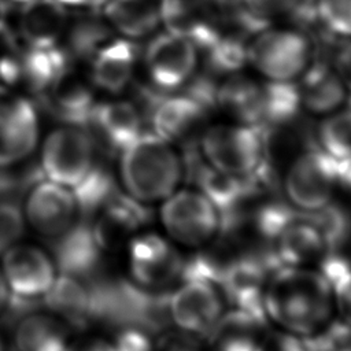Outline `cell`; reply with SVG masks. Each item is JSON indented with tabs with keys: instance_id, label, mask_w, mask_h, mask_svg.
Instances as JSON below:
<instances>
[{
	"instance_id": "obj_1",
	"label": "cell",
	"mask_w": 351,
	"mask_h": 351,
	"mask_svg": "<svg viewBox=\"0 0 351 351\" xmlns=\"http://www.w3.org/2000/svg\"><path fill=\"white\" fill-rule=\"evenodd\" d=\"M333 308L330 287L318 270L284 266L265 285L266 318L296 336L306 337L319 330L330 321Z\"/></svg>"
},
{
	"instance_id": "obj_2",
	"label": "cell",
	"mask_w": 351,
	"mask_h": 351,
	"mask_svg": "<svg viewBox=\"0 0 351 351\" xmlns=\"http://www.w3.org/2000/svg\"><path fill=\"white\" fill-rule=\"evenodd\" d=\"M118 170L125 193L143 204L169 197L185 171L174 145L154 133H143L119 151Z\"/></svg>"
},
{
	"instance_id": "obj_3",
	"label": "cell",
	"mask_w": 351,
	"mask_h": 351,
	"mask_svg": "<svg viewBox=\"0 0 351 351\" xmlns=\"http://www.w3.org/2000/svg\"><path fill=\"white\" fill-rule=\"evenodd\" d=\"M313 38L300 27L267 26L247 47V63L267 81L296 82L314 59Z\"/></svg>"
},
{
	"instance_id": "obj_4",
	"label": "cell",
	"mask_w": 351,
	"mask_h": 351,
	"mask_svg": "<svg viewBox=\"0 0 351 351\" xmlns=\"http://www.w3.org/2000/svg\"><path fill=\"white\" fill-rule=\"evenodd\" d=\"M200 155L214 169L247 177L269 162V136L265 130L241 122L218 123L200 134Z\"/></svg>"
},
{
	"instance_id": "obj_5",
	"label": "cell",
	"mask_w": 351,
	"mask_h": 351,
	"mask_svg": "<svg viewBox=\"0 0 351 351\" xmlns=\"http://www.w3.org/2000/svg\"><path fill=\"white\" fill-rule=\"evenodd\" d=\"M40 170L44 178L77 188L97 167V148L93 136L82 125L63 123L40 140Z\"/></svg>"
},
{
	"instance_id": "obj_6",
	"label": "cell",
	"mask_w": 351,
	"mask_h": 351,
	"mask_svg": "<svg viewBox=\"0 0 351 351\" xmlns=\"http://www.w3.org/2000/svg\"><path fill=\"white\" fill-rule=\"evenodd\" d=\"M159 217L169 237L185 247L202 248L219 236V213L196 188L174 191L162 202Z\"/></svg>"
},
{
	"instance_id": "obj_7",
	"label": "cell",
	"mask_w": 351,
	"mask_h": 351,
	"mask_svg": "<svg viewBox=\"0 0 351 351\" xmlns=\"http://www.w3.org/2000/svg\"><path fill=\"white\" fill-rule=\"evenodd\" d=\"M284 193L302 213H314L335 200L339 174L333 162L315 145L299 154L284 174Z\"/></svg>"
},
{
	"instance_id": "obj_8",
	"label": "cell",
	"mask_w": 351,
	"mask_h": 351,
	"mask_svg": "<svg viewBox=\"0 0 351 351\" xmlns=\"http://www.w3.org/2000/svg\"><path fill=\"white\" fill-rule=\"evenodd\" d=\"M69 64L56 48L15 44L0 52V84L27 96H44Z\"/></svg>"
},
{
	"instance_id": "obj_9",
	"label": "cell",
	"mask_w": 351,
	"mask_h": 351,
	"mask_svg": "<svg viewBox=\"0 0 351 351\" xmlns=\"http://www.w3.org/2000/svg\"><path fill=\"white\" fill-rule=\"evenodd\" d=\"M40 140V119L32 100L0 84V167L27 160Z\"/></svg>"
},
{
	"instance_id": "obj_10",
	"label": "cell",
	"mask_w": 351,
	"mask_h": 351,
	"mask_svg": "<svg viewBox=\"0 0 351 351\" xmlns=\"http://www.w3.org/2000/svg\"><path fill=\"white\" fill-rule=\"evenodd\" d=\"M199 48L188 37L165 30L154 36L143 53V64L149 82L160 90H177L195 77Z\"/></svg>"
},
{
	"instance_id": "obj_11",
	"label": "cell",
	"mask_w": 351,
	"mask_h": 351,
	"mask_svg": "<svg viewBox=\"0 0 351 351\" xmlns=\"http://www.w3.org/2000/svg\"><path fill=\"white\" fill-rule=\"evenodd\" d=\"M22 211L26 225L48 240L62 236L80 221L73 189L47 178L30 184Z\"/></svg>"
},
{
	"instance_id": "obj_12",
	"label": "cell",
	"mask_w": 351,
	"mask_h": 351,
	"mask_svg": "<svg viewBox=\"0 0 351 351\" xmlns=\"http://www.w3.org/2000/svg\"><path fill=\"white\" fill-rule=\"evenodd\" d=\"M223 295L219 288L204 280H181L169 292L170 322L181 332L207 337L223 314Z\"/></svg>"
},
{
	"instance_id": "obj_13",
	"label": "cell",
	"mask_w": 351,
	"mask_h": 351,
	"mask_svg": "<svg viewBox=\"0 0 351 351\" xmlns=\"http://www.w3.org/2000/svg\"><path fill=\"white\" fill-rule=\"evenodd\" d=\"M128 259L132 281L149 291H169L180 281L185 261L169 240L155 233L133 236Z\"/></svg>"
},
{
	"instance_id": "obj_14",
	"label": "cell",
	"mask_w": 351,
	"mask_h": 351,
	"mask_svg": "<svg viewBox=\"0 0 351 351\" xmlns=\"http://www.w3.org/2000/svg\"><path fill=\"white\" fill-rule=\"evenodd\" d=\"M0 256V270L11 293L41 299L58 277L52 256L36 245L15 244Z\"/></svg>"
},
{
	"instance_id": "obj_15",
	"label": "cell",
	"mask_w": 351,
	"mask_h": 351,
	"mask_svg": "<svg viewBox=\"0 0 351 351\" xmlns=\"http://www.w3.org/2000/svg\"><path fill=\"white\" fill-rule=\"evenodd\" d=\"M14 14L8 22L0 12L1 21L21 44L38 48H58L69 18V8L58 0H30L12 4Z\"/></svg>"
},
{
	"instance_id": "obj_16",
	"label": "cell",
	"mask_w": 351,
	"mask_h": 351,
	"mask_svg": "<svg viewBox=\"0 0 351 351\" xmlns=\"http://www.w3.org/2000/svg\"><path fill=\"white\" fill-rule=\"evenodd\" d=\"M52 261L59 274L88 282L97 277L106 251L100 244L93 225L80 219L71 229L49 240Z\"/></svg>"
},
{
	"instance_id": "obj_17",
	"label": "cell",
	"mask_w": 351,
	"mask_h": 351,
	"mask_svg": "<svg viewBox=\"0 0 351 351\" xmlns=\"http://www.w3.org/2000/svg\"><path fill=\"white\" fill-rule=\"evenodd\" d=\"M208 106L193 93L182 92L156 97L151 108L152 133L170 144H184L188 148L191 140L203 128Z\"/></svg>"
},
{
	"instance_id": "obj_18",
	"label": "cell",
	"mask_w": 351,
	"mask_h": 351,
	"mask_svg": "<svg viewBox=\"0 0 351 351\" xmlns=\"http://www.w3.org/2000/svg\"><path fill=\"white\" fill-rule=\"evenodd\" d=\"M137 58L136 41L112 36L89 59L86 74L97 92L118 96L133 82Z\"/></svg>"
},
{
	"instance_id": "obj_19",
	"label": "cell",
	"mask_w": 351,
	"mask_h": 351,
	"mask_svg": "<svg viewBox=\"0 0 351 351\" xmlns=\"http://www.w3.org/2000/svg\"><path fill=\"white\" fill-rule=\"evenodd\" d=\"M269 247L282 267L319 265L330 252L322 233L308 214L298 210L280 229Z\"/></svg>"
},
{
	"instance_id": "obj_20",
	"label": "cell",
	"mask_w": 351,
	"mask_h": 351,
	"mask_svg": "<svg viewBox=\"0 0 351 351\" xmlns=\"http://www.w3.org/2000/svg\"><path fill=\"white\" fill-rule=\"evenodd\" d=\"M96 92L86 73L77 70L75 64H66L43 97L64 123L84 125L97 104Z\"/></svg>"
},
{
	"instance_id": "obj_21",
	"label": "cell",
	"mask_w": 351,
	"mask_h": 351,
	"mask_svg": "<svg viewBox=\"0 0 351 351\" xmlns=\"http://www.w3.org/2000/svg\"><path fill=\"white\" fill-rule=\"evenodd\" d=\"M221 21L210 0H160V25L192 40L199 51L217 34Z\"/></svg>"
},
{
	"instance_id": "obj_22",
	"label": "cell",
	"mask_w": 351,
	"mask_h": 351,
	"mask_svg": "<svg viewBox=\"0 0 351 351\" xmlns=\"http://www.w3.org/2000/svg\"><path fill=\"white\" fill-rule=\"evenodd\" d=\"M112 36L115 34L100 10H69L67 23L56 49L69 64L88 63Z\"/></svg>"
},
{
	"instance_id": "obj_23",
	"label": "cell",
	"mask_w": 351,
	"mask_h": 351,
	"mask_svg": "<svg viewBox=\"0 0 351 351\" xmlns=\"http://www.w3.org/2000/svg\"><path fill=\"white\" fill-rule=\"evenodd\" d=\"M296 84L300 107L317 115L337 111L347 100L346 85L328 59H313Z\"/></svg>"
},
{
	"instance_id": "obj_24",
	"label": "cell",
	"mask_w": 351,
	"mask_h": 351,
	"mask_svg": "<svg viewBox=\"0 0 351 351\" xmlns=\"http://www.w3.org/2000/svg\"><path fill=\"white\" fill-rule=\"evenodd\" d=\"M151 218V210L125 192H115L90 219L95 233L107 250L122 239L130 237Z\"/></svg>"
},
{
	"instance_id": "obj_25",
	"label": "cell",
	"mask_w": 351,
	"mask_h": 351,
	"mask_svg": "<svg viewBox=\"0 0 351 351\" xmlns=\"http://www.w3.org/2000/svg\"><path fill=\"white\" fill-rule=\"evenodd\" d=\"M90 121L99 137L117 151H122L144 133L141 110L134 103L115 96L97 101Z\"/></svg>"
},
{
	"instance_id": "obj_26",
	"label": "cell",
	"mask_w": 351,
	"mask_h": 351,
	"mask_svg": "<svg viewBox=\"0 0 351 351\" xmlns=\"http://www.w3.org/2000/svg\"><path fill=\"white\" fill-rule=\"evenodd\" d=\"M267 319L232 308L223 313L207 336L210 351H258Z\"/></svg>"
},
{
	"instance_id": "obj_27",
	"label": "cell",
	"mask_w": 351,
	"mask_h": 351,
	"mask_svg": "<svg viewBox=\"0 0 351 351\" xmlns=\"http://www.w3.org/2000/svg\"><path fill=\"white\" fill-rule=\"evenodd\" d=\"M100 11L115 36L132 41L160 26V0H107Z\"/></svg>"
},
{
	"instance_id": "obj_28",
	"label": "cell",
	"mask_w": 351,
	"mask_h": 351,
	"mask_svg": "<svg viewBox=\"0 0 351 351\" xmlns=\"http://www.w3.org/2000/svg\"><path fill=\"white\" fill-rule=\"evenodd\" d=\"M71 328L51 313L34 311L14 326V343L18 351H66Z\"/></svg>"
},
{
	"instance_id": "obj_29",
	"label": "cell",
	"mask_w": 351,
	"mask_h": 351,
	"mask_svg": "<svg viewBox=\"0 0 351 351\" xmlns=\"http://www.w3.org/2000/svg\"><path fill=\"white\" fill-rule=\"evenodd\" d=\"M43 307L71 329H84L92 321L88 285L70 276L58 274L52 287L43 296Z\"/></svg>"
},
{
	"instance_id": "obj_30",
	"label": "cell",
	"mask_w": 351,
	"mask_h": 351,
	"mask_svg": "<svg viewBox=\"0 0 351 351\" xmlns=\"http://www.w3.org/2000/svg\"><path fill=\"white\" fill-rule=\"evenodd\" d=\"M314 145L336 166L339 186L347 188L351 184V108L325 115Z\"/></svg>"
},
{
	"instance_id": "obj_31",
	"label": "cell",
	"mask_w": 351,
	"mask_h": 351,
	"mask_svg": "<svg viewBox=\"0 0 351 351\" xmlns=\"http://www.w3.org/2000/svg\"><path fill=\"white\" fill-rule=\"evenodd\" d=\"M318 267L330 287L341 319L351 324V258L343 252H329Z\"/></svg>"
},
{
	"instance_id": "obj_32",
	"label": "cell",
	"mask_w": 351,
	"mask_h": 351,
	"mask_svg": "<svg viewBox=\"0 0 351 351\" xmlns=\"http://www.w3.org/2000/svg\"><path fill=\"white\" fill-rule=\"evenodd\" d=\"M307 214L322 233L330 252H344L351 247V213L348 207L333 200L321 210Z\"/></svg>"
},
{
	"instance_id": "obj_33",
	"label": "cell",
	"mask_w": 351,
	"mask_h": 351,
	"mask_svg": "<svg viewBox=\"0 0 351 351\" xmlns=\"http://www.w3.org/2000/svg\"><path fill=\"white\" fill-rule=\"evenodd\" d=\"M250 14L266 26L277 16H288L300 25L317 22L315 0H244Z\"/></svg>"
},
{
	"instance_id": "obj_34",
	"label": "cell",
	"mask_w": 351,
	"mask_h": 351,
	"mask_svg": "<svg viewBox=\"0 0 351 351\" xmlns=\"http://www.w3.org/2000/svg\"><path fill=\"white\" fill-rule=\"evenodd\" d=\"M315 16L330 36L351 40V0H315Z\"/></svg>"
},
{
	"instance_id": "obj_35",
	"label": "cell",
	"mask_w": 351,
	"mask_h": 351,
	"mask_svg": "<svg viewBox=\"0 0 351 351\" xmlns=\"http://www.w3.org/2000/svg\"><path fill=\"white\" fill-rule=\"evenodd\" d=\"M26 221L23 217L22 206L15 200H0V255L23 236Z\"/></svg>"
},
{
	"instance_id": "obj_36",
	"label": "cell",
	"mask_w": 351,
	"mask_h": 351,
	"mask_svg": "<svg viewBox=\"0 0 351 351\" xmlns=\"http://www.w3.org/2000/svg\"><path fill=\"white\" fill-rule=\"evenodd\" d=\"M258 351H311L304 337L285 330L266 332Z\"/></svg>"
},
{
	"instance_id": "obj_37",
	"label": "cell",
	"mask_w": 351,
	"mask_h": 351,
	"mask_svg": "<svg viewBox=\"0 0 351 351\" xmlns=\"http://www.w3.org/2000/svg\"><path fill=\"white\" fill-rule=\"evenodd\" d=\"M112 344L115 351H154L151 335L134 326L119 329Z\"/></svg>"
},
{
	"instance_id": "obj_38",
	"label": "cell",
	"mask_w": 351,
	"mask_h": 351,
	"mask_svg": "<svg viewBox=\"0 0 351 351\" xmlns=\"http://www.w3.org/2000/svg\"><path fill=\"white\" fill-rule=\"evenodd\" d=\"M199 339L178 329L165 330L159 336L154 351H204Z\"/></svg>"
},
{
	"instance_id": "obj_39",
	"label": "cell",
	"mask_w": 351,
	"mask_h": 351,
	"mask_svg": "<svg viewBox=\"0 0 351 351\" xmlns=\"http://www.w3.org/2000/svg\"><path fill=\"white\" fill-rule=\"evenodd\" d=\"M340 40L341 41H339L336 49L330 52L332 58H329L328 60L335 66V69L340 74L347 89V99L350 100L351 106V40Z\"/></svg>"
},
{
	"instance_id": "obj_40",
	"label": "cell",
	"mask_w": 351,
	"mask_h": 351,
	"mask_svg": "<svg viewBox=\"0 0 351 351\" xmlns=\"http://www.w3.org/2000/svg\"><path fill=\"white\" fill-rule=\"evenodd\" d=\"M66 351H115L112 341L99 337H88L78 341H71Z\"/></svg>"
},
{
	"instance_id": "obj_41",
	"label": "cell",
	"mask_w": 351,
	"mask_h": 351,
	"mask_svg": "<svg viewBox=\"0 0 351 351\" xmlns=\"http://www.w3.org/2000/svg\"><path fill=\"white\" fill-rule=\"evenodd\" d=\"M69 10H100L107 0H58Z\"/></svg>"
},
{
	"instance_id": "obj_42",
	"label": "cell",
	"mask_w": 351,
	"mask_h": 351,
	"mask_svg": "<svg viewBox=\"0 0 351 351\" xmlns=\"http://www.w3.org/2000/svg\"><path fill=\"white\" fill-rule=\"evenodd\" d=\"M210 3L218 12L225 15L234 14L245 7L244 0H210Z\"/></svg>"
},
{
	"instance_id": "obj_43",
	"label": "cell",
	"mask_w": 351,
	"mask_h": 351,
	"mask_svg": "<svg viewBox=\"0 0 351 351\" xmlns=\"http://www.w3.org/2000/svg\"><path fill=\"white\" fill-rule=\"evenodd\" d=\"M8 293H10V291H8L7 285H5V281H4L3 274H1V270H0V311L3 310V307H4L5 302H7Z\"/></svg>"
},
{
	"instance_id": "obj_44",
	"label": "cell",
	"mask_w": 351,
	"mask_h": 351,
	"mask_svg": "<svg viewBox=\"0 0 351 351\" xmlns=\"http://www.w3.org/2000/svg\"><path fill=\"white\" fill-rule=\"evenodd\" d=\"M8 4H23V3H27L30 0H5Z\"/></svg>"
},
{
	"instance_id": "obj_45",
	"label": "cell",
	"mask_w": 351,
	"mask_h": 351,
	"mask_svg": "<svg viewBox=\"0 0 351 351\" xmlns=\"http://www.w3.org/2000/svg\"><path fill=\"white\" fill-rule=\"evenodd\" d=\"M0 351H3V341H1V337H0Z\"/></svg>"
},
{
	"instance_id": "obj_46",
	"label": "cell",
	"mask_w": 351,
	"mask_h": 351,
	"mask_svg": "<svg viewBox=\"0 0 351 351\" xmlns=\"http://www.w3.org/2000/svg\"><path fill=\"white\" fill-rule=\"evenodd\" d=\"M0 11H1V8H0Z\"/></svg>"
}]
</instances>
